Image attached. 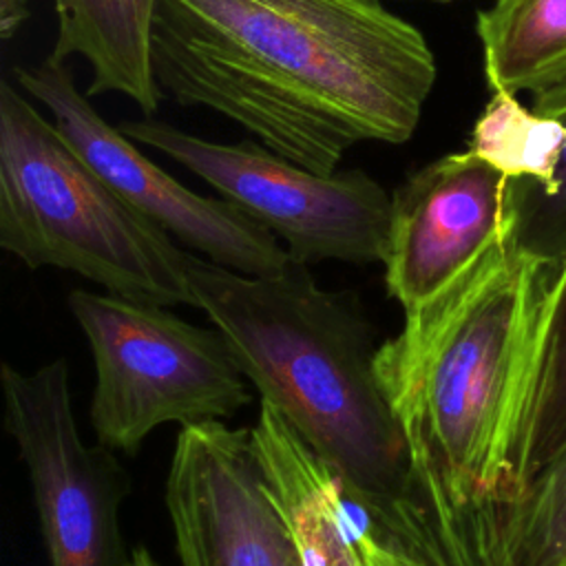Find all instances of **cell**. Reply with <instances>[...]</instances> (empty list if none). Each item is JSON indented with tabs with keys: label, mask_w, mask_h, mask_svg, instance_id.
I'll use <instances>...</instances> for the list:
<instances>
[{
	"label": "cell",
	"mask_w": 566,
	"mask_h": 566,
	"mask_svg": "<svg viewBox=\"0 0 566 566\" xmlns=\"http://www.w3.org/2000/svg\"><path fill=\"white\" fill-rule=\"evenodd\" d=\"M153 73L177 104L332 175L356 144L413 135L436 57L380 0H157Z\"/></svg>",
	"instance_id": "obj_1"
},
{
	"label": "cell",
	"mask_w": 566,
	"mask_h": 566,
	"mask_svg": "<svg viewBox=\"0 0 566 566\" xmlns=\"http://www.w3.org/2000/svg\"><path fill=\"white\" fill-rule=\"evenodd\" d=\"M566 259L500 241L378 345L376 376L411 462L473 500H517L544 389Z\"/></svg>",
	"instance_id": "obj_2"
},
{
	"label": "cell",
	"mask_w": 566,
	"mask_h": 566,
	"mask_svg": "<svg viewBox=\"0 0 566 566\" xmlns=\"http://www.w3.org/2000/svg\"><path fill=\"white\" fill-rule=\"evenodd\" d=\"M195 307L305 444L369 493L411 478L407 436L376 376V334L356 298L321 287L307 263L250 276L188 254Z\"/></svg>",
	"instance_id": "obj_3"
},
{
	"label": "cell",
	"mask_w": 566,
	"mask_h": 566,
	"mask_svg": "<svg viewBox=\"0 0 566 566\" xmlns=\"http://www.w3.org/2000/svg\"><path fill=\"white\" fill-rule=\"evenodd\" d=\"M0 245L27 268L71 270L106 292L195 305L188 254L128 203L7 80L0 84Z\"/></svg>",
	"instance_id": "obj_4"
},
{
	"label": "cell",
	"mask_w": 566,
	"mask_h": 566,
	"mask_svg": "<svg viewBox=\"0 0 566 566\" xmlns=\"http://www.w3.org/2000/svg\"><path fill=\"white\" fill-rule=\"evenodd\" d=\"M250 436L305 566H513L511 502L462 497L420 462L400 493L363 491L263 398Z\"/></svg>",
	"instance_id": "obj_5"
},
{
	"label": "cell",
	"mask_w": 566,
	"mask_h": 566,
	"mask_svg": "<svg viewBox=\"0 0 566 566\" xmlns=\"http://www.w3.org/2000/svg\"><path fill=\"white\" fill-rule=\"evenodd\" d=\"M69 310L95 363L91 424L111 451L135 453L159 424L226 420L250 405V378L217 327L111 292L73 290Z\"/></svg>",
	"instance_id": "obj_6"
},
{
	"label": "cell",
	"mask_w": 566,
	"mask_h": 566,
	"mask_svg": "<svg viewBox=\"0 0 566 566\" xmlns=\"http://www.w3.org/2000/svg\"><path fill=\"white\" fill-rule=\"evenodd\" d=\"M117 128L243 208L283 239L294 261H382L391 195L367 172L318 175L261 144L210 142L155 119H130Z\"/></svg>",
	"instance_id": "obj_7"
},
{
	"label": "cell",
	"mask_w": 566,
	"mask_h": 566,
	"mask_svg": "<svg viewBox=\"0 0 566 566\" xmlns=\"http://www.w3.org/2000/svg\"><path fill=\"white\" fill-rule=\"evenodd\" d=\"M4 427L27 467L49 566H128L119 509L130 480L115 453L77 429L69 365H0Z\"/></svg>",
	"instance_id": "obj_8"
},
{
	"label": "cell",
	"mask_w": 566,
	"mask_h": 566,
	"mask_svg": "<svg viewBox=\"0 0 566 566\" xmlns=\"http://www.w3.org/2000/svg\"><path fill=\"white\" fill-rule=\"evenodd\" d=\"M20 86L46 106L64 139L139 212L203 259L250 276L283 272L294 259L279 237L237 203L203 197L148 159L80 93L64 64L18 66Z\"/></svg>",
	"instance_id": "obj_9"
},
{
	"label": "cell",
	"mask_w": 566,
	"mask_h": 566,
	"mask_svg": "<svg viewBox=\"0 0 566 566\" xmlns=\"http://www.w3.org/2000/svg\"><path fill=\"white\" fill-rule=\"evenodd\" d=\"M164 500L181 566H305L265 491L250 427H181Z\"/></svg>",
	"instance_id": "obj_10"
},
{
	"label": "cell",
	"mask_w": 566,
	"mask_h": 566,
	"mask_svg": "<svg viewBox=\"0 0 566 566\" xmlns=\"http://www.w3.org/2000/svg\"><path fill=\"white\" fill-rule=\"evenodd\" d=\"M509 237L511 179L469 150L438 157L391 192L387 294L411 314Z\"/></svg>",
	"instance_id": "obj_11"
},
{
	"label": "cell",
	"mask_w": 566,
	"mask_h": 566,
	"mask_svg": "<svg viewBox=\"0 0 566 566\" xmlns=\"http://www.w3.org/2000/svg\"><path fill=\"white\" fill-rule=\"evenodd\" d=\"M53 7L57 40L49 57L64 64L82 55L93 69L88 97L122 93L153 115L164 97L153 73L157 0H53ZM27 18V0H0L2 38H13Z\"/></svg>",
	"instance_id": "obj_12"
},
{
	"label": "cell",
	"mask_w": 566,
	"mask_h": 566,
	"mask_svg": "<svg viewBox=\"0 0 566 566\" xmlns=\"http://www.w3.org/2000/svg\"><path fill=\"white\" fill-rule=\"evenodd\" d=\"M475 31L493 91L528 93L537 113L566 99V0H495Z\"/></svg>",
	"instance_id": "obj_13"
},
{
	"label": "cell",
	"mask_w": 566,
	"mask_h": 566,
	"mask_svg": "<svg viewBox=\"0 0 566 566\" xmlns=\"http://www.w3.org/2000/svg\"><path fill=\"white\" fill-rule=\"evenodd\" d=\"M566 148V122L522 104L520 95L493 91L469 135L478 155L513 181L548 188Z\"/></svg>",
	"instance_id": "obj_14"
},
{
	"label": "cell",
	"mask_w": 566,
	"mask_h": 566,
	"mask_svg": "<svg viewBox=\"0 0 566 566\" xmlns=\"http://www.w3.org/2000/svg\"><path fill=\"white\" fill-rule=\"evenodd\" d=\"M509 544L513 566H566V444L511 502Z\"/></svg>",
	"instance_id": "obj_15"
},
{
	"label": "cell",
	"mask_w": 566,
	"mask_h": 566,
	"mask_svg": "<svg viewBox=\"0 0 566 566\" xmlns=\"http://www.w3.org/2000/svg\"><path fill=\"white\" fill-rule=\"evenodd\" d=\"M566 122V99L548 113ZM513 241L544 259H566V148L553 184L544 190L511 179Z\"/></svg>",
	"instance_id": "obj_16"
},
{
	"label": "cell",
	"mask_w": 566,
	"mask_h": 566,
	"mask_svg": "<svg viewBox=\"0 0 566 566\" xmlns=\"http://www.w3.org/2000/svg\"><path fill=\"white\" fill-rule=\"evenodd\" d=\"M566 444V287L557 307L542 400L537 409L528 480Z\"/></svg>",
	"instance_id": "obj_17"
},
{
	"label": "cell",
	"mask_w": 566,
	"mask_h": 566,
	"mask_svg": "<svg viewBox=\"0 0 566 566\" xmlns=\"http://www.w3.org/2000/svg\"><path fill=\"white\" fill-rule=\"evenodd\" d=\"M128 566H164L146 546H135Z\"/></svg>",
	"instance_id": "obj_18"
}]
</instances>
